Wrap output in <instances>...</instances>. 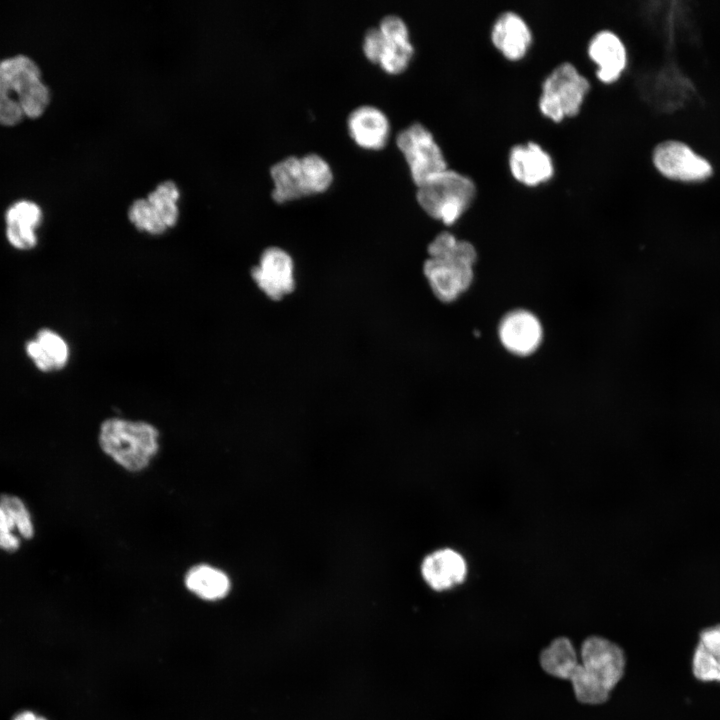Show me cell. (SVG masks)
I'll list each match as a JSON object with an SVG mask.
<instances>
[{"mask_svg":"<svg viewBox=\"0 0 720 720\" xmlns=\"http://www.w3.org/2000/svg\"><path fill=\"white\" fill-rule=\"evenodd\" d=\"M539 665L546 674L569 681L578 702L600 705L623 678L626 656L620 645L600 635L586 637L579 654L568 637L559 636L541 650Z\"/></svg>","mask_w":720,"mask_h":720,"instance_id":"1","label":"cell"},{"mask_svg":"<svg viewBox=\"0 0 720 720\" xmlns=\"http://www.w3.org/2000/svg\"><path fill=\"white\" fill-rule=\"evenodd\" d=\"M50 102L38 66L19 55L0 61V124L13 126L24 116L38 118Z\"/></svg>","mask_w":720,"mask_h":720,"instance_id":"2","label":"cell"},{"mask_svg":"<svg viewBox=\"0 0 720 720\" xmlns=\"http://www.w3.org/2000/svg\"><path fill=\"white\" fill-rule=\"evenodd\" d=\"M428 254L423 271L433 294L442 302L456 300L472 283L475 248L468 241L442 232L429 244Z\"/></svg>","mask_w":720,"mask_h":720,"instance_id":"3","label":"cell"},{"mask_svg":"<svg viewBox=\"0 0 720 720\" xmlns=\"http://www.w3.org/2000/svg\"><path fill=\"white\" fill-rule=\"evenodd\" d=\"M158 431L145 422L119 418L104 421L99 442L102 450L130 471L145 468L158 451Z\"/></svg>","mask_w":720,"mask_h":720,"instance_id":"4","label":"cell"},{"mask_svg":"<svg viewBox=\"0 0 720 720\" xmlns=\"http://www.w3.org/2000/svg\"><path fill=\"white\" fill-rule=\"evenodd\" d=\"M272 198L285 203L326 191L333 181L329 163L317 153L287 156L270 168Z\"/></svg>","mask_w":720,"mask_h":720,"instance_id":"5","label":"cell"},{"mask_svg":"<svg viewBox=\"0 0 720 720\" xmlns=\"http://www.w3.org/2000/svg\"><path fill=\"white\" fill-rule=\"evenodd\" d=\"M476 193L470 177L446 168L417 186L416 198L429 216L451 225L471 206Z\"/></svg>","mask_w":720,"mask_h":720,"instance_id":"6","label":"cell"},{"mask_svg":"<svg viewBox=\"0 0 720 720\" xmlns=\"http://www.w3.org/2000/svg\"><path fill=\"white\" fill-rule=\"evenodd\" d=\"M591 89L589 80L570 62L558 64L541 85L538 109L553 122L574 117Z\"/></svg>","mask_w":720,"mask_h":720,"instance_id":"7","label":"cell"},{"mask_svg":"<svg viewBox=\"0 0 720 720\" xmlns=\"http://www.w3.org/2000/svg\"><path fill=\"white\" fill-rule=\"evenodd\" d=\"M396 145L405 157L416 186L448 168L443 151L432 132L419 122L403 128L396 136Z\"/></svg>","mask_w":720,"mask_h":720,"instance_id":"8","label":"cell"},{"mask_svg":"<svg viewBox=\"0 0 720 720\" xmlns=\"http://www.w3.org/2000/svg\"><path fill=\"white\" fill-rule=\"evenodd\" d=\"M179 198L177 184L171 180L163 181L146 198L137 199L130 205L128 218L140 231L162 234L177 223Z\"/></svg>","mask_w":720,"mask_h":720,"instance_id":"9","label":"cell"},{"mask_svg":"<svg viewBox=\"0 0 720 720\" xmlns=\"http://www.w3.org/2000/svg\"><path fill=\"white\" fill-rule=\"evenodd\" d=\"M652 161L662 175L673 180L700 181L712 173V167L705 158L687 144L676 140H667L656 145Z\"/></svg>","mask_w":720,"mask_h":720,"instance_id":"10","label":"cell"},{"mask_svg":"<svg viewBox=\"0 0 720 720\" xmlns=\"http://www.w3.org/2000/svg\"><path fill=\"white\" fill-rule=\"evenodd\" d=\"M257 286L272 300H280L295 288L294 262L283 249L269 247L251 270Z\"/></svg>","mask_w":720,"mask_h":720,"instance_id":"11","label":"cell"},{"mask_svg":"<svg viewBox=\"0 0 720 720\" xmlns=\"http://www.w3.org/2000/svg\"><path fill=\"white\" fill-rule=\"evenodd\" d=\"M508 168L512 177L528 187L544 184L554 176L552 156L538 143H519L508 153Z\"/></svg>","mask_w":720,"mask_h":720,"instance_id":"12","label":"cell"},{"mask_svg":"<svg viewBox=\"0 0 720 720\" xmlns=\"http://www.w3.org/2000/svg\"><path fill=\"white\" fill-rule=\"evenodd\" d=\"M587 55L595 64V75L604 84L616 82L627 66V50L612 30L597 31L589 40Z\"/></svg>","mask_w":720,"mask_h":720,"instance_id":"13","label":"cell"},{"mask_svg":"<svg viewBox=\"0 0 720 720\" xmlns=\"http://www.w3.org/2000/svg\"><path fill=\"white\" fill-rule=\"evenodd\" d=\"M378 28L383 35V49L378 64L390 74L403 72L414 55L406 22L398 15L389 14L381 19Z\"/></svg>","mask_w":720,"mask_h":720,"instance_id":"14","label":"cell"},{"mask_svg":"<svg viewBox=\"0 0 720 720\" xmlns=\"http://www.w3.org/2000/svg\"><path fill=\"white\" fill-rule=\"evenodd\" d=\"M493 46L508 60L522 59L531 47L532 31L525 19L518 13L508 10L500 13L490 30Z\"/></svg>","mask_w":720,"mask_h":720,"instance_id":"15","label":"cell"},{"mask_svg":"<svg viewBox=\"0 0 720 720\" xmlns=\"http://www.w3.org/2000/svg\"><path fill=\"white\" fill-rule=\"evenodd\" d=\"M542 326L537 317L526 310L508 313L499 325V338L511 353L526 356L533 353L542 340Z\"/></svg>","mask_w":720,"mask_h":720,"instance_id":"16","label":"cell"},{"mask_svg":"<svg viewBox=\"0 0 720 720\" xmlns=\"http://www.w3.org/2000/svg\"><path fill=\"white\" fill-rule=\"evenodd\" d=\"M347 129L351 138L360 147L379 150L386 145L391 127L388 117L381 109L365 104L350 112Z\"/></svg>","mask_w":720,"mask_h":720,"instance_id":"17","label":"cell"},{"mask_svg":"<svg viewBox=\"0 0 720 720\" xmlns=\"http://www.w3.org/2000/svg\"><path fill=\"white\" fill-rule=\"evenodd\" d=\"M468 566L462 554L451 548L432 552L422 562L424 581L435 591H445L464 582Z\"/></svg>","mask_w":720,"mask_h":720,"instance_id":"18","label":"cell"},{"mask_svg":"<svg viewBox=\"0 0 720 720\" xmlns=\"http://www.w3.org/2000/svg\"><path fill=\"white\" fill-rule=\"evenodd\" d=\"M26 353L43 372H52L63 368L69 358L66 341L50 329L40 330L35 339L26 344Z\"/></svg>","mask_w":720,"mask_h":720,"instance_id":"19","label":"cell"},{"mask_svg":"<svg viewBox=\"0 0 720 720\" xmlns=\"http://www.w3.org/2000/svg\"><path fill=\"white\" fill-rule=\"evenodd\" d=\"M692 670L699 680L720 681V625L701 632Z\"/></svg>","mask_w":720,"mask_h":720,"instance_id":"20","label":"cell"},{"mask_svg":"<svg viewBox=\"0 0 720 720\" xmlns=\"http://www.w3.org/2000/svg\"><path fill=\"white\" fill-rule=\"evenodd\" d=\"M186 587L204 600L224 598L230 590V580L222 571L210 565L192 567L185 576Z\"/></svg>","mask_w":720,"mask_h":720,"instance_id":"21","label":"cell"},{"mask_svg":"<svg viewBox=\"0 0 720 720\" xmlns=\"http://www.w3.org/2000/svg\"><path fill=\"white\" fill-rule=\"evenodd\" d=\"M0 506L10 519L20 538L29 540L33 538L35 526L30 510L25 502L13 494H1Z\"/></svg>","mask_w":720,"mask_h":720,"instance_id":"22","label":"cell"},{"mask_svg":"<svg viewBox=\"0 0 720 720\" xmlns=\"http://www.w3.org/2000/svg\"><path fill=\"white\" fill-rule=\"evenodd\" d=\"M5 219L7 229L35 232V228L41 223L42 211L36 203L22 200L8 208Z\"/></svg>","mask_w":720,"mask_h":720,"instance_id":"23","label":"cell"},{"mask_svg":"<svg viewBox=\"0 0 720 720\" xmlns=\"http://www.w3.org/2000/svg\"><path fill=\"white\" fill-rule=\"evenodd\" d=\"M20 546L21 538L0 506V549L6 552H15Z\"/></svg>","mask_w":720,"mask_h":720,"instance_id":"24","label":"cell"},{"mask_svg":"<svg viewBox=\"0 0 720 720\" xmlns=\"http://www.w3.org/2000/svg\"><path fill=\"white\" fill-rule=\"evenodd\" d=\"M362 49L368 60L378 64L383 49V35L378 26L365 32Z\"/></svg>","mask_w":720,"mask_h":720,"instance_id":"25","label":"cell"},{"mask_svg":"<svg viewBox=\"0 0 720 720\" xmlns=\"http://www.w3.org/2000/svg\"><path fill=\"white\" fill-rule=\"evenodd\" d=\"M13 720H47L31 711H23L18 713Z\"/></svg>","mask_w":720,"mask_h":720,"instance_id":"26","label":"cell"}]
</instances>
